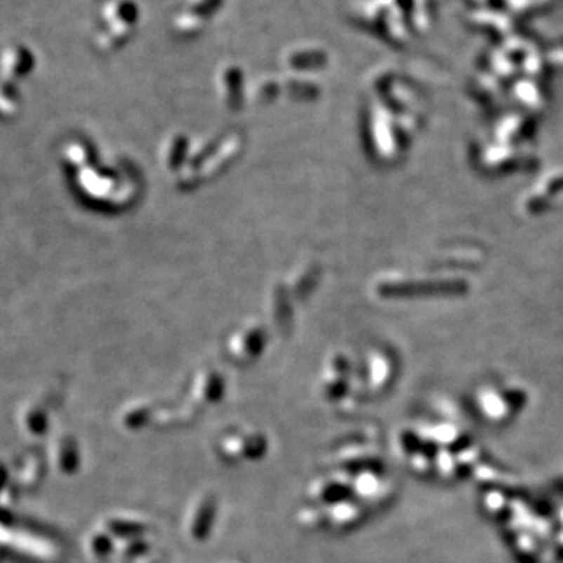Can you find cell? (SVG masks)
I'll return each mask as SVG.
<instances>
[{"mask_svg":"<svg viewBox=\"0 0 563 563\" xmlns=\"http://www.w3.org/2000/svg\"><path fill=\"white\" fill-rule=\"evenodd\" d=\"M0 543L19 549L20 552L37 555V557H44V555L51 554L49 545H46L44 541H39L25 532L11 531L2 524H0Z\"/></svg>","mask_w":563,"mask_h":563,"instance_id":"cell-1","label":"cell"}]
</instances>
